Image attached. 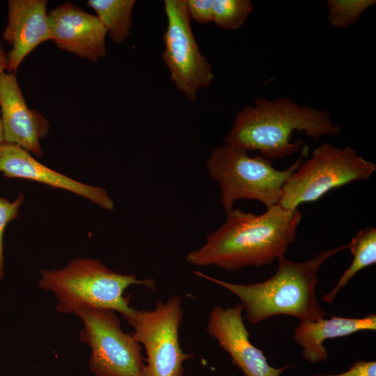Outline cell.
<instances>
[{
	"mask_svg": "<svg viewBox=\"0 0 376 376\" xmlns=\"http://www.w3.org/2000/svg\"><path fill=\"white\" fill-rule=\"evenodd\" d=\"M4 141L3 127L1 118V110H0V143Z\"/></svg>",
	"mask_w": 376,
	"mask_h": 376,
	"instance_id": "23",
	"label": "cell"
},
{
	"mask_svg": "<svg viewBox=\"0 0 376 376\" xmlns=\"http://www.w3.org/2000/svg\"><path fill=\"white\" fill-rule=\"evenodd\" d=\"M46 0H9L3 39L12 45L8 72L15 73L22 61L40 44L52 40Z\"/></svg>",
	"mask_w": 376,
	"mask_h": 376,
	"instance_id": "14",
	"label": "cell"
},
{
	"mask_svg": "<svg viewBox=\"0 0 376 376\" xmlns=\"http://www.w3.org/2000/svg\"><path fill=\"white\" fill-rule=\"evenodd\" d=\"M375 171L376 164L359 156L354 148L323 143L289 177L279 205L296 210L301 203L319 200L331 189L368 179Z\"/></svg>",
	"mask_w": 376,
	"mask_h": 376,
	"instance_id": "6",
	"label": "cell"
},
{
	"mask_svg": "<svg viewBox=\"0 0 376 376\" xmlns=\"http://www.w3.org/2000/svg\"><path fill=\"white\" fill-rule=\"evenodd\" d=\"M191 19L206 24L214 22L226 29H237L253 8L250 0H185Z\"/></svg>",
	"mask_w": 376,
	"mask_h": 376,
	"instance_id": "16",
	"label": "cell"
},
{
	"mask_svg": "<svg viewBox=\"0 0 376 376\" xmlns=\"http://www.w3.org/2000/svg\"><path fill=\"white\" fill-rule=\"evenodd\" d=\"M0 171L8 178H19L43 183L54 188L71 191L112 211L114 203L107 191L77 181L36 159L19 146L3 141L0 143Z\"/></svg>",
	"mask_w": 376,
	"mask_h": 376,
	"instance_id": "13",
	"label": "cell"
},
{
	"mask_svg": "<svg viewBox=\"0 0 376 376\" xmlns=\"http://www.w3.org/2000/svg\"><path fill=\"white\" fill-rule=\"evenodd\" d=\"M47 17L58 48L93 63L105 56L107 33L96 15L66 2L50 10Z\"/></svg>",
	"mask_w": 376,
	"mask_h": 376,
	"instance_id": "11",
	"label": "cell"
},
{
	"mask_svg": "<svg viewBox=\"0 0 376 376\" xmlns=\"http://www.w3.org/2000/svg\"><path fill=\"white\" fill-rule=\"evenodd\" d=\"M308 150L304 144L295 162L286 169L277 170L271 160L261 155L250 157L247 150L224 143L211 152L206 169L219 186L226 212L234 208L237 200L243 198L258 201L269 208L279 204L284 184L299 167Z\"/></svg>",
	"mask_w": 376,
	"mask_h": 376,
	"instance_id": "5",
	"label": "cell"
},
{
	"mask_svg": "<svg viewBox=\"0 0 376 376\" xmlns=\"http://www.w3.org/2000/svg\"><path fill=\"white\" fill-rule=\"evenodd\" d=\"M76 315L83 322L80 340L91 349L90 370L95 376H143L141 344L125 333L113 310L83 308Z\"/></svg>",
	"mask_w": 376,
	"mask_h": 376,
	"instance_id": "8",
	"label": "cell"
},
{
	"mask_svg": "<svg viewBox=\"0 0 376 376\" xmlns=\"http://www.w3.org/2000/svg\"><path fill=\"white\" fill-rule=\"evenodd\" d=\"M375 3V0H328V21L335 27L345 29L354 24L365 10Z\"/></svg>",
	"mask_w": 376,
	"mask_h": 376,
	"instance_id": "19",
	"label": "cell"
},
{
	"mask_svg": "<svg viewBox=\"0 0 376 376\" xmlns=\"http://www.w3.org/2000/svg\"><path fill=\"white\" fill-rule=\"evenodd\" d=\"M164 3L167 26L162 36V60L175 87L194 102L198 90L212 84V68L195 40L185 0H165Z\"/></svg>",
	"mask_w": 376,
	"mask_h": 376,
	"instance_id": "9",
	"label": "cell"
},
{
	"mask_svg": "<svg viewBox=\"0 0 376 376\" xmlns=\"http://www.w3.org/2000/svg\"><path fill=\"white\" fill-rule=\"evenodd\" d=\"M375 329L376 315L373 313L361 318L331 316L315 322L300 321L295 330L294 338L302 347L304 358L317 363L328 359V352L323 345L326 340Z\"/></svg>",
	"mask_w": 376,
	"mask_h": 376,
	"instance_id": "15",
	"label": "cell"
},
{
	"mask_svg": "<svg viewBox=\"0 0 376 376\" xmlns=\"http://www.w3.org/2000/svg\"><path fill=\"white\" fill-rule=\"evenodd\" d=\"M8 54L6 52L1 45L0 40V75L5 72V70H8Z\"/></svg>",
	"mask_w": 376,
	"mask_h": 376,
	"instance_id": "22",
	"label": "cell"
},
{
	"mask_svg": "<svg viewBox=\"0 0 376 376\" xmlns=\"http://www.w3.org/2000/svg\"><path fill=\"white\" fill-rule=\"evenodd\" d=\"M0 110L4 141L41 157L40 141L48 134L49 124L41 113L27 107L15 73L0 75Z\"/></svg>",
	"mask_w": 376,
	"mask_h": 376,
	"instance_id": "12",
	"label": "cell"
},
{
	"mask_svg": "<svg viewBox=\"0 0 376 376\" xmlns=\"http://www.w3.org/2000/svg\"><path fill=\"white\" fill-rule=\"evenodd\" d=\"M347 248L348 244L320 253L305 262L281 256L275 274L260 283H233L199 271L194 274L235 295L241 300L246 320L253 324L278 315L315 322L325 315L316 297L318 270L328 258Z\"/></svg>",
	"mask_w": 376,
	"mask_h": 376,
	"instance_id": "3",
	"label": "cell"
},
{
	"mask_svg": "<svg viewBox=\"0 0 376 376\" xmlns=\"http://www.w3.org/2000/svg\"><path fill=\"white\" fill-rule=\"evenodd\" d=\"M353 256L350 267L344 272L334 289L322 297V300L332 303L337 293L360 270L376 263V228L373 226L359 230L352 237L348 248Z\"/></svg>",
	"mask_w": 376,
	"mask_h": 376,
	"instance_id": "18",
	"label": "cell"
},
{
	"mask_svg": "<svg viewBox=\"0 0 376 376\" xmlns=\"http://www.w3.org/2000/svg\"><path fill=\"white\" fill-rule=\"evenodd\" d=\"M241 304L223 308L215 306L211 311L206 330L231 357L245 376H281L291 365L274 368L270 366L263 351L249 340L242 313Z\"/></svg>",
	"mask_w": 376,
	"mask_h": 376,
	"instance_id": "10",
	"label": "cell"
},
{
	"mask_svg": "<svg viewBox=\"0 0 376 376\" xmlns=\"http://www.w3.org/2000/svg\"><path fill=\"white\" fill-rule=\"evenodd\" d=\"M141 285L155 290L152 279L139 280L136 274H122L106 267L100 260L75 258L58 269H42L38 285L56 298V311L76 315L83 308H106L123 315L131 311L126 289Z\"/></svg>",
	"mask_w": 376,
	"mask_h": 376,
	"instance_id": "4",
	"label": "cell"
},
{
	"mask_svg": "<svg viewBox=\"0 0 376 376\" xmlns=\"http://www.w3.org/2000/svg\"><path fill=\"white\" fill-rule=\"evenodd\" d=\"M24 201V196L20 194L13 201L0 198V280L4 276V263L3 253V237L6 225L15 220L19 214L20 206Z\"/></svg>",
	"mask_w": 376,
	"mask_h": 376,
	"instance_id": "20",
	"label": "cell"
},
{
	"mask_svg": "<svg viewBox=\"0 0 376 376\" xmlns=\"http://www.w3.org/2000/svg\"><path fill=\"white\" fill-rule=\"evenodd\" d=\"M307 376H376L375 361H357L345 372L336 375H310Z\"/></svg>",
	"mask_w": 376,
	"mask_h": 376,
	"instance_id": "21",
	"label": "cell"
},
{
	"mask_svg": "<svg viewBox=\"0 0 376 376\" xmlns=\"http://www.w3.org/2000/svg\"><path fill=\"white\" fill-rule=\"evenodd\" d=\"M135 3V0H88L86 2L96 13L111 40L118 44L123 42L130 34Z\"/></svg>",
	"mask_w": 376,
	"mask_h": 376,
	"instance_id": "17",
	"label": "cell"
},
{
	"mask_svg": "<svg viewBox=\"0 0 376 376\" xmlns=\"http://www.w3.org/2000/svg\"><path fill=\"white\" fill-rule=\"evenodd\" d=\"M295 131L318 139L323 136L340 135V126L329 113L304 104L290 97L274 100L258 98L235 116L233 124L224 138V143L246 150H258L272 160L292 155L300 150L304 140L291 141Z\"/></svg>",
	"mask_w": 376,
	"mask_h": 376,
	"instance_id": "2",
	"label": "cell"
},
{
	"mask_svg": "<svg viewBox=\"0 0 376 376\" xmlns=\"http://www.w3.org/2000/svg\"><path fill=\"white\" fill-rule=\"evenodd\" d=\"M182 297L159 301L152 311L132 308L123 315L134 338L145 348L143 376H184V362L194 354L184 352L179 340L183 315Z\"/></svg>",
	"mask_w": 376,
	"mask_h": 376,
	"instance_id": "7",
	"label": "cell"
},
{
	"mask_svg": "<svg viewBox=\"0 0 376 376\" xmlns=\"http://www.w3.org/2000/svg\"><path fill=\"white\" fill-rule=\"evenodd\" d=\"M301 219L298 209L288 210L279 204L260 214L233 208L226 212V221L207 235L204 245L188 253L186 261L230 272L269 265L285 256Z\"/></svg>",
	"mask_w": 376,
	"mask_h": 376,
	"instance_id": "1",
	"label": "cell"
}]
</instances>
